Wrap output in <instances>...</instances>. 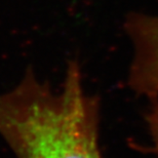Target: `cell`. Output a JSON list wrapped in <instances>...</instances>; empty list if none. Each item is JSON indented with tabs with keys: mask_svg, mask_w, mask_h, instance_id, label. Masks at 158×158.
Returning <instances> with one entry per match:
<instances>
[{
	"mask_svg": "<svg viewBox=\"0 0 158 158\" xmlns=\"http://www.w3.org/2000/svg\"><path fill=\"white\" fill-rule=\"evenodd\" d=\"M99 103L85 93L77 62L56 91L28 69L0 94V135L17 158H101Z\"/></svg>",
	"mask_w": 158,
	"mask_h": 158,
	"instance_id": "1",
	"label": "cell"
},
{
	"mask_svg": "<svg viewBox=\"0 0 158 158\" xmlns=\"http://www.w3.org/2000/svg\"><path fill=\"white\" fill-rule=\"evenodd\" d=\"M134 45L129 84L135 91L158 94V17L132 14L125 23Z\"/></svg>",
	"mask_w": 158,
	"mask_h": 158,
	"instance_id": "2",
	"label": "cell"
},
{
	"mask_svg": "<svg viewBox=\"0 0 158 158\" xmlns=\"http://www.w3.org/2000/svg\"><path fill=\"white\" fill-rule=\"evenodd\" d=\"M147 121L149 124L151 137H152L155 152L158 155V103H155L151 108L147 116Z\"/></svg>",
	"mask_w": 158,
	"mask_h": 158,
	"instance_id": "3",
	"label": "cell"
}]
</instances>
